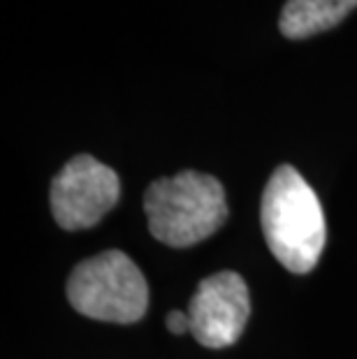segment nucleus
Returning <instances> with one entry per match:
<instances>
[{
    "mask_svg": "<svg viewBox=\"0 0 357 359\" xmlns=\"http://www.w3.org/2000/svg\"><path fill=\"white\" fill-rule=\"evenodd\" d=\"M262 232L269 250L288 271L309 273L328 241L323 204L292 165L271 174L262 195Z\"/></svg>",
    "mask_w": 357,
    "mask_h": 359,
    "instance_id": "1",
    "label": "nucleus"
},
{
    "mask_svg": "<svg viewBox=\"0 0 357 359\" xmlns=\"http://www.w3.org/2000/svg\"><path fill=\"white\" fill-rule=\"evenodd\" d=\"M144 211L151 234L174 248L209 239L230 213L223 183L193 170L151 183L144 195Z\"/></svg>",
    "mask_w": 357,
    "mask_h": 359,
    "instance_id": "2",
    "label": "nucleus"
},
{
    "mask_svg": "<svg viewBox=\"0 0 357 359\" xmlns=\"http://www.w3.org/2000/svg\"><path fill=\"white\" fill-rule=\"evenodd\" d=\"M67 299L81 316L102 323H140L149 306L144 273L121 250L88 257L74 266L67 280Z\"/></svg>",
    "mask_w": 357,
    "mask_h": 359,
    "instance_id": "3",
    "label": "nucleus"
},
{
    "mask_svg": "<svg viewBox=\"0 0 357 359\" xmlns=\"http://www.w3.org/2000/svg\"><path fill=\"white\" fill-rule=\"evenodd\" d=\"M119 174L93 156H74L51 181V213L63 230H88L116 206Z\"/></svg>",
    "mask_w": 357,
    "mask_h": 359,
    "instance_id": "4",
    "label": "nucleus"
},
{
    "mask_svg": "<svg viewBox=\"0 0 357 359\" xmlns=\"http://www.w3.org/2000/svg\"><path fill=\"white\" fill-rule=\"evenodd\" d=\"M188 318L197 343L207 348L234 346L250 318L246 280L234 271L204 278L188 304Z\"/></svg>",
    "mask_w": 357,
    "mask_h": 359,
    "instance_id": "5",
    "label": "nucleus"
},
{
    "mask_svg": "<svg viewBox=\"0 0 357 359\" xmlns=\"http://www.w3.org/2000/svg\"><path fill=\"white\" fill-rule=\"evenodd\" d=\"M357 7V0H288L278 28L288 40H307L339 26Z\"/></svg>",
    "mask_w": 357,
    "mask_h": 359,
    "instance_id": "6",
    "label": "nucleus"
},
{
    "mask_svg": "<svg viewBox=\"0 0 357 359\" xmlns=\"http://www.w3.org/2000/svg\"><path fill=\"white\" fill-rule=\"evenodd\" d=\"M167 330L172 334H186L191 332V318L184 311H170L167 313Z\"/></svg>",
    "mask_w": 357,
    "mask_h": 359,
    "instance_id": "7",
    "label": "nucleus"
}]
</instances>
